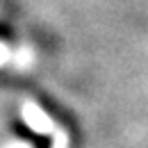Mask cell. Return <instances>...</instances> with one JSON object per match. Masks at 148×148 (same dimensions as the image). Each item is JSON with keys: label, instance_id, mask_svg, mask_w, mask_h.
Masks as SVG:
<instances>
[{"label": "cell", "instance_id": "6da1fadb", "mask_svg": "<svg viewBox=\"0 0 148 148\" xmlns=\"http://www.w3.org/2000/svg\"><path fill=\"white\" fill-rule=\"evenodd\" d=\"M23 116H25V121L32 125L34 130H39V132H50L53 130V125H50V121L46 119V114L39 110L37 105H25V110H23Z\"/></svg>", "mask_w": 148, "mask_h": 148}]
</instances>
